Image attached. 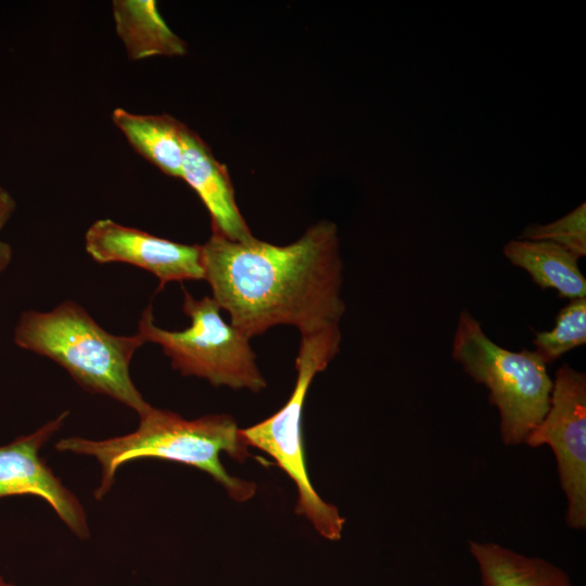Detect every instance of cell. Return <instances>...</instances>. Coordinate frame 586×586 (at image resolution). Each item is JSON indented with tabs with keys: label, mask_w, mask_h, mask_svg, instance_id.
Returning <instances> with one entry per match:
<instances>
[{
	"label": "cell",
	"mask_w": 586,
	"mask_h": 586,
	"mask_svg": "<svg viewBox=\"0 0 586 586\" xmlns=\"http://www.w3.org/2000/svg\"><path fill=\"white\" fill-rule=\"evenodd\" d=\"M67 416L68 411H63L34 433L0 447V498L41 497L77 537L87 538L89 528L82 506L39 456L41 447L60 430Z\"/></svg>",
	"instance_id": "cell-9"
},
{
	"label": "cell",
	"mask_w": 586,
	"mask_h": 586,
	"mask_svg": "<svg viewBox=\"0 0 586 586\" xmlns=\"http://www.w3.org/2000/svg\"><path fill=\"white\" fill-rule=\"evenodd\" d=\"M0 586H15V585H13L12 583L5 582V581L0 576Z\"/></svg>",
	"instance_id": "cell-18"
},
{
	"label": "cell",
	"mask_w": 586,
	"mask_h": 586,
	"mask_svg": "<svg viewBox=\"0 0 586 586\" xmlns=\"http://www.w3.org/2000/svg\"><path fill=\"white\" fill-rule=\"evenodd\" d=\"M113 16L130 60L187 52L186 42L168 27L153 0H115Z\"/></svg>",
	"instance_id": "cell-13"
},
{
	"label": "cell",
	"mask_w": 586,
	"mask_h": 586,
	"mask_svg": "<svg viewBox=\"0 0 586 586\" xmlns=\"http://www.w3.org/2000/svg\"><path fill=\"white\" fill-rule=\"evenodd\" d=\"M139 417L138 429L126 435L102 441L73 436L55 444L59 451L92 456L100 463L97 499L110 491L122 464L142 458L181 462L207 472L239 502L255 494L254 483L231 476L220 462L221 451L240 462L251 456L241 429L231 416L208 415L186 420L173 411L151 406Z\"/></svg>",
	"instance_id": "cell-2"
},
{
	"label": "cell",
	"mask_w": 586,
	"mask_h": 586,
	"mask_svg": "<svg viewBox=\"0 0 586 586\" xmlns=\"http://www.w3.org/2000/svg\"><path fill=\"white\" fill-rule=\"evenodd\" d=\"M114 125L132 149L167 176L181 179L183 124L170 115H141L116 107Z\"/></svg>",
	"instance_id": "cell-14"
},
{
	"label": "cell",
	"mask_w": 586,
	"mask_h": 586,
	"mask_svg": "<svg viewBox=\"0 0 586 586\" xmlns=\"http://www.w3.org/2000/svg\"><path fill=\"white\" fill-rule=\"evenodd\" d=\"M502 253L542 289H555L570 300L586 296V279L578 268V258L566 249L549 241L514 239L504 245Z\"/></svg>",
	"instance_id": "cell-12"
},
{
	"label": "cell",
	"mask_w": 586,
	"mask_h": 586,
	"mask_svg": "<svg viewBox=\"0 0 586 586\" xmlns=\"http://www.w3.org/2000/svg\"><path fill=\"white\" fill-rule=\"evenodd\" d=\"M181 139V179L196 192L207 208L213 231L232 241L254 237L238 208L227 167L215 158L203 139L184 124Z\"/></svg>",
	"instance_id": "cell-10"
},
{
	"label": "cell",
	"mask_w": 586,
	"mask_h": 586,
	"mask_svg": "<svg viewBox=\"0 0 586 586\" xmlns=\"http://www.w3.org/2000/svg\"><path fill=\"white\" fill-rule=\"evenodd\" d=\"M183 313L190 326L170 331L156 326L152 306L143 309L138 329L146 342L162 347L171 366L183 375L206 379L212 385L259 392L266 380L256 364L251 339L220 316L213 297L195 298L183 289Z\"/></svg>",
	"instance_id": "cell-6"
},
{
	"label": "cell",
	"mask_w": 586,
	"mask_h": 586,
	"mask_svg": "<svg viewBox=\"0 0 586 586\" xmlns=\"http://www.w3.org/2000/svg\"><path fill=\"white\" fill-rule=\"evenodd\" d=\"M85 249L99 264L126 263L152 272L158 290L171 281L204 279L201 245L174 242L110 218L88 228Z\"/></svg>",
	"instance_id": "cell-8"
},
{
	"label": "cell",
	"mask_w": 586,
	"mask_h": 586,
	"mask_svg": "<svg viewBox=\"0 0 586 586\" xmlns=\"http://www.w3.org/2000/svg\"><path fill=\"white\" fill-rule=\"evenodd\" d=\"M341 340L340 324L301 335L295 360L297 378L289 400L266 420L241 429L247 445L268 454L295 483L296 512L305 515L317 532L330 540L341 538L345 519L313 487L306 470L302 419L307 391L316 374L339 354Z\"/></svg>",
	"instance_id": "cell-5"
},
{
	"label": "cell",
	"mask_w": 586,
	"mask_h": 586,
	"mask_svg": "<svg viewBox=\"0 0 586 586\" xmlns=\"http://www.w3.org/2000/svg\"><path fill=\"white\" fill-rule=\"evenodd\" d=\"M518 239L553 242L574 254L578 259L586 255V203L563 217L544 225L527 226Z\"/></svg>",
	"instance_id": "cell-16"
},
{
	"label": "cell",
	"mask_w": 586,
	"mask_h": 586,
	"mask_svg": "<svg viewBox=\"0 0 586 586\" xmlns=\"http://www.w3.org/2000/svg\"><path fill=\"white\" fill-rule=\"evenodd\" d=\"M482 586H573L569 575L550 561L493 542L469 540Z\"/></svg>",
	"instance_id": "cell-11"
},
{
	"label": "cell",
	"mask_w": 586,
	"mask_h": 586,
	"mask_svg": "<svg viewBox=\"0 0 586 586\" xmlns=\"http://www.w3.org/2000/svg\"><path fill=\"white\" fill-rule=\"evenodd\" d=\"M451 357L476 383L489 391L498 409L499 431L506 446L524 444L550 406L552 380L535 351L506 349L483 331L480 321L462 309L451 344Z\"/></svg>",
	"instance_id": "cell-4"
},
{
	"label": "cell",
	"mask_w": 586,
	"mask_h": 586,
	"mask_svg": "<svg viewBox=\"0 0 586 586\" xmlns=\"http://www.w3.org/2000/svg\"><path fill=\"white\" fill-rule=\"evenodd\" d=\"M14 342L62 366L82 388L106 395L139 416L151 407L129 373L136 351L145 343L142 335L109 333L74 301L50 311H23Z\"/></svg>",
	"instance_id": "cell-3"
},
{
	"label": "cell",
	"mask_w": 586,
	"mask_h": 586,
	"mask_svg": "<svg viewBox=\"0 0 586 586\" xmlns=\"http://www.w3.org/2000/svg\"><path fill=\"white\" fill-rule=\"evenodd\" d=\"M201 251L212 297L249 339L281 324L313 333L340 324L345 314L339 232L330 220L286 245L213 231Z\"/></svg>",
	"instance_id": "cell-1"
},
{
	"label": "cell",
	"mask_w": 586,
	"mask_h": 586,
	"mask_svg": "<svg viewBox=\"0 0 586 586\" xmlns=\"http://www.w3.org/2000/svg\"><path fill=\"white\" fill-rule=\"evenodd\" d=\"M535 352L546 365H551L571 349L586 343V297L573 298L561 308L555 327L537 332Z\"/></svg>",
	"instance_id": "cell-15"
},
{
	"label": "cell",
	"mask_w": 586,
	"mask_h": 586,
	"mask_svg": "<svg viewBox=\"0 0 586 586\" xmlns=\"http://www.w3.org/2000/svg\"><path fill=\"white\" fill-rule=\"evenodd\" d=\"M532 448L547 445L557 463L566 499L565 523L586 528V374L562 364L552 381L550 406L526 436Z\"/></svg>",
	"instance_id": "cell-7"
},
{
	"label": "cell",
	"mask_w": 586,
	"mask_h": 586,
	"mask_svg": "<svg viewBox=\"0 0 586 586\" xmlns=\"http://www.w3.org/2000/svg\"><path fill=\"white\" fill-rule=\"evenodd\" d=\"M16 208L12 194L0 186V229L8 222ZM12 259V247L9 243L0 241V273L3 272Z\"/></svg>",
	"instance_id": "cell-17"
}]
</instances>
